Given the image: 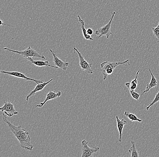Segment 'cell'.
Masks as SVG:
<instances>
[{"mask_svg": "<svg viewBox=\"0 0 159 157\" xmlns=\"http://www.w3.org/2000/svg\"><path fill=\"white\" fill-rule=\"evenodd\" d=\"M78 18V21L79 22V26H80L81 30H82V34L84 36V38L86 40H94V39L91 37V35H89L87 33V30L85 29L84 27V22L83 20L80 17L79 15L77 16Z\"/></svg>", "mask_w": 159, "mask_h": 157, "instance_id": "15", "label": "cell"}, {"mask_svg": "<svg viewBox=\"0 0 159 157\" xmlns=\"http://www.w3.org/2000/svg\"><path fill=\"white\" fill-rule=\"evenodd\" d=\"M3 120L8 125L10 130L20 142L21 148L28 150H32L34 146L31 143L29 132L25 129H22L21 126L16 127L13 125L7 120V116L4 113H3Z\"/></svg>", "mask_w": 159, "mask_h": 157, "instance_id": "1", "label": "cell"}, {"mask_svg": "<svg viewBox=\"0 0 159 157\" xmlns=\"http://www.w3.org/2000/svg\"><path fill=\"white\" fill-rule=\"evenodd\" d=\"M0 110L9 117H12L14 115L19 114V112L15 109L14 105L8 100L4 101V105L0 108Z\"/></svg>", "mask_w": 159, "mask_h": 157, "instance_id": "6", "label": "cell"}, {"mask_svg": "<svg viewBox=\"0 0 159 157\" xmlns=\"http://www.w3.org/2000/svg\"><path fill=\"white\" fill-rule=\"evenodd\" d=\"M3 49L4 50H8L9 51L17 53L19 55H21L22 56L24 57L25 58L29 57L39 58H42L43 59H45V57L44 56L40 54L37 51L32 48L30 46L29 47L23 51L12 50V49H10L8 48H3Z\"/></svg>", "mask_w": 159, "mask_h": 157, "instance_id": "3", "label": "cell"}, {"mask_svg": "<svg viewBox=\"0 0 159 157\" xmlns=\"http://www.w3.org/2000/svg\"><path fill=\"white\" fill-rule=\"evenodd\" d=\"M128 64L129 65H131L129 63V59H127L124 62H112L105 61L100 64L101 68L100 69H98V70L101 72L104 76L103 77L104 80H105L109 75H111L114 73V69L117 66L120 65Z\"/></svg>", "mask_w": 159, "mask_h": 157, "instance_id": "2", "label": "cell"}, {"mask_svg": "<svg viewBox=\"0 0 159 157\" xmlns=\"http://www.w3.org/2000/svg\"><path fill=\"white\" fill-rule=\"evenodd\" d=\"M88 144L89 142L85 140H83L81 142V150H82L81 157H93L94 153L99 150V147L95 146L93 148H90L88 145Z\"/></svg>", "mask_w": 159, "mask_h": 157, "instance_id": "5", "label": "cell"}, {"mask_svg": "<svg viewBox=\"0 0 159 157\" xmlns=\"http://www.w3.org/2000/svg\"><path fill=\"white\" fill-rule=\"evenodd\" d=\"M139 72H140V70L137 72L136 77L134 80H132L131 82H126L125 83V86L129 88V91H135L137 88L138 85V77Z\"/></svg>", "mask_w": 159, "mask_h": 157, "instance_id": "16", "label": "cell"}, {"mask_svg": "<svg viewBox=\"0 0 159 157\" xmlns=\"http://www.w3.org/2000/svg\"><path fill=\"white\" fill-rule=\"evenodd\" d=\"M26 59L28 60L30 62L34 64L36 66L40 67H54V68H58L57 67L55 66V65H52L50 64L48 61H41V60H39V61H35L34 60L33 58L29 57L27 58Z\"/></svg>", "mask_w": 159, "mask_h": 157, "instance_id": "12", "label": "cell"}, {"mask_svg": "<svg viewBox=\"0 0 159 157\" xmlns=\"http://www.w3.org/2000/svg\"><path fill=\"white\" fill-rule=\"evenodd\" d=\"M87 33L89 35H91L93 34V30L89 28L87 30Z\"/></svg>", "mask_w": 159, "mask_h": 157, "instance_id": "22", "label": "cell"}, {"mask_svg": "<svg viewBox=\"0 0 159 157\" xmlns=\"http://www.w3.org/2000/svg\"><path fill=\"white\" fill-rule=\"evenodd\" d=\"M159 101V90L158 91L156 95V96H155V98L153 101L152 102V103H150V104H149L148 106V107H146V109L148 111L149 109H150V107H152L153 105H154V104H156V103H157Z\"/></svg>", "mask_w": 159, "mask_h": 157, "instance_id": "19", "label": "cell"}, {"mask_svg": "<svg viewBox=\"0 0 159 157\" xmlns=\"http://www.w3.org/2000/svg\"><path fill=\"white\" fill-rule=\"evenodd\" d=\"M73 49L76 52L78 53V57L79 58V65L82 71L86 72V73H89V74H93V71L92 70L91 67H92V64L89 63L84 59L83 55L81 53L77 50V48L74 47L73 48Z\"/></svg>", "mask_w": 159, "mask_h": 157, "instance_id": "7", "label": "cell"}, {"mask_svg": "<svg viewBox=\"0 0 159 157\" xmlns=\"http://www.w3.org/2000/svg\"><path fill=\"white\" fill-rule=\"evenodd\" d=\"M152 30L154 36L157 39L158 42H159V22L157 26V27H152Z\"/></svg>", "mask_w": 159, "mask_h": 157, "instance_id": "20", "label": "cell"}, {"mask_svg": "<svg viewBox=\"0 0 159 157\" xmlns=\"http://www.w3.org/2000/svg\"><path fill=\"white\" fill-rule=\"evenodd\" d=\"M112 15L110 18V21L107 23L106 25L103 26L102 27L99 28L96 30L95 32V34L98 35V38L102 37V36H106L107 38H109V37L113 34L112 32L111 31V24L112 21L114 20V16L116 14V12H113L112 13Z\"/></svg>", "mask_w": 159, "mask_h": 157, "instance_id": "4", "label": "cell"}, {"mask_svg": "<svg viewBox=\"0 0 159 157\" xmlns=\"http://www.w3.org/2000/svg\"><path fill=\"white\" fill-rule=\"evenodd\" d=\"M132 146L130 147L129 149V152L131 154L132 157H139V152L137 151V149L135 145V142L134 141H131Z\"/></svg>", "mask_w": 159, "mask_h": 157, "instance_id": "18", "label": "cell"}, {"mask_svg": "<svg viewBox=\"0 0 159 157\" xmlns=\"http://www.w3.org/2000/svg\"><path fill=\"white\" fill-rule=\"evenodd\" d=\"M149 70L150 71V73H151V75H152V79H151L150 83L147 84L146 90L143 92L141 95H143L145 92H148L151 88H153V87H157L158 85V81L157 80V78H156V77L153 74L151 69L149 68Z\"/></svg>", "mask_w": 159, "mask_h": 157, "instance_id": "14", "label": "cell"}, {"mask_svg": "<svg viewBox=\"0 0 159 157\" xmlns=\"http://www.w3.org/2000/svg\"><path fill=\"white\" fill-rule=\"evenodd\" d=\"M62 93L61 91H58V92H55V91H50L48 93L45 99L43 102H41L40 104L36 105V107H42L45 105L46 103L48 101H50V100H54L56 98L59 97L61 96Z\"/></svg>", "mask_w": 159, "mask_h": 157, "instance_id": "10", "label": "cell"}, {"mask_svg": "<svg viewBox=\"0 0 159 157\" xmlns=\"http://www.w3.org/2000/svg\"><path fill=\"white\" fill-rule=\"evenodd\" d=\"M129 92H130L132 97L135 100H137V101L139 100L140 96H141V94L135 92V91H129Z\"/></svg>", "mask_w": 159, "mask_h": 157, "instance_id": "21", "label": "cell"}, {"mask_svg": "<svg viewBox=\"0 0 159 157\" xmlns=\"http://www.w3.org/2000/svg\"><path fill=\"white\" fill-rule=\"evenodd\" d=\"M116 121H117V127L119 130V142H122V136H123V131L124 126L127 124V122L124 119L120 120L118 116H116Z\"/></svg>", "mask_w": 159, "mask_h": 157, "instance_id": "13", "label": "cell"}, {"mask_svg": "<svg viewBox=\"0 0 159 157\" xmlns=\"http://www.w3.org/2000/svg\"><path fill=\"white\" fill-rule=\"evenodd\" d=\"M0 22H1V23H0V25H8V26H11L13 27H14V26H13L9 24H5L2 21V20H0Z\"/></svg>", "mask_w": 159, "mask_h": 157, "instance_id": "23", "label": "cell"}, {"mask_svg": "<svg viewBox=\"0 0 159 157\" xmlns=\"http://www.w3.org/2000/svg\"><path fill=\"white\" fill-rule=\"evenodd\" d=\"M49 50L50 51L53 55V63H54L55 66L57 67L58 68H61L64 71H66L67 69V67L69 65V62H65L60 59L56 55L52 49L50 48Z\"/></svg>", "mask_w": 159, "mask_h": 157, "instance_id": "9", "label": "cell"}, {"mask_svg": "<svg viewBox=\"0 0 159 157\" xmlns=\"http://www.w3.org/2000/svg\"><path fill=\"white\" fill-rule=\"evenodd\" d=\"M0 72L1 73H5V74H7L10 76H16V77H18V78H23V79H25L26 80H30V81H34L37 84H38L39 83H42L43 82V80H40L39 79H34L33 78H30V77H28L25 75L24 73L20 72H19L16 71H1Z\"/></svg>", "mask_w": 159, "mask_h": 157, "instance_id": "8", "label": "cell"}, {"mask_svg": "<svg viewBox=\"0 0 159 157\" xmlns=\"http://www.w3.org/2000/svg\"><path fill=\"white\" fill-rule=\"evenodd\" d=\"M124 115L128 117V118L131 121V122H141L143 120L141 119H139L136 115H134L133 113H131L128 111H126L124 113Z\"/></svg>", "mask_w": 159, "mask_h": 157, "instance_id": "17", "label": "cell"}, {"mask_svg": "<svg viewBox=\"0 0 159 157\" xmlns=\"http://www.w3.org/2000/svg\"><path fill=\"white\" fill-rule=\"evenodd\" d=\"M52 80H53V79H50L49 81H47V82H42V83H39V84H37V85L35 86V87L34 89V90L31 91L30 94L26 96V100L27 101H28L31 96L34 95L35 94L37 93V92H39V91H41L42 90H43L44 87H45L48 83L51 82Z\"/></svg>", "mask_w": 159, "mask_h": 157, "instance_id": "11", "label": "cell"}]
</instances>
